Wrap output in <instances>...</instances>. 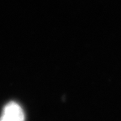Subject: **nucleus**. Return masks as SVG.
Returning <instances> with one entry per match:
<instances>
[{"mask_svg":"<svg viewBox=\"0 0 121 121\" xmlns=\"http://www.w3.org/2000/svg\"><path fill=\"white\" fill-rule=\"evenodd\" d=\"M0 121H25V112L18 103H8L3 108Z\"/></svg>","mask_w":121,"mask_h":121,"instance_id":"f257e3e1","label":"nucleus"}]
</instances>
